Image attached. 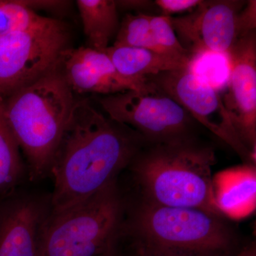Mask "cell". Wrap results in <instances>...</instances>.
Returning a JSON list of instances; mask_svg holds the SVG:
<instances>
[{
    "label": "cell",
    "instance_id": "14",
    "mask_svg": "<svg viewBox=\"0 0 256 256\" xmlns=\"http://www.w3.org/2000/svg\"><path fill=\"white\" fill-rule=\"evenodd\" d=\"M104 52L118 72L130 78H144L190 66L162 54L134 47L112 45Z\"/></svg>",
    "mask_w": 256,
    "mask_h": 256
},
{
    "label": "cell",
    "instance_id": "24",
    "mask_svg": "<svg viewBox=\"0 0 256 256\" xmlns=\"http://www.w3.org/2000/svg\"><path fill=\"white\" fill-rule=\"evenodd\" d=\"M118 10H134L140 12L148 11L156 8L154 1L150 0H114Z\"/></svg>",
    "mask_w": 256,
    "mask_h": 256
},
{
    "label": "cell",
    "instance_id": "12",
    "mask_svg": "<svg viewBox=\"0 0 256 256\" xmlns=\"http://www.w3.org/2000/svg\"><path fill=\"white\" fill-rule=\"evenodd\" d=\"M50 197L18 196L0 208V256H38Z\"/></svg>",
    "mask_w": 256,
    "mask_h": 256
},
{
    "label": "cell",
    "instance_id": "17",
    "mask_svg": "<svg viewBox=\"0 0 256 256\" xmlns=\"http://www.w3.org/2000/svg\"><path fill=\"white\" fill-rule=\"evenodd\" d=\"M114 46L134 47L162 53L154 40L148 14H128L120 23Z\"/></svg>",
    "mask_w": 256,
    "mask_h": 256
},
{
    "label": "cell",
    "instance_id": "11",
    "mask_svg": "<svg viewBox=\"0 0 256 256\" xmlns=\"http://www.w3.org/2000/svg\"><path fill=\"white\" fill-rule=\"evenodd\" d=\"M60 69L74 94L109 96L127 92H156L154 86L144 78L121 75L104 52L80 46L64 54Z\"/></svg>",
    "mask_w": 256,
    "mask_h": 256
},
{
    "label": "cell",
    "instance_id": "19",
    "mask_svg": "<svg viewBox=\"0 0 256 256\" xmlns=\"http://www.w3.org/2000/svg\"><path fill=\"white\" fill-rule=\"evenodd\" d=\"M44 18L24 6L20 0H0V37L30 28Z\"/></svg>",
    "mask_w": 256,
    "mask_h": 256
},
{
    "label": "cell",
    "instance_id": "13",
    "mask_svg": "<svg viewBox=\"0 0 256 256\" xmlns=\"http://www.w3.org/2000/svg\"><path fill=\"white\" fill-rule=\"evenodd\" d=\"M214 197L220 214L240 218L256 208V164H246L214 175Z\"/></svg>",
    "mask_w": 256,
    "mask_h": 256
},
{
    "label": "cell",
    "instance_id": "10",
    "mask_svg": "<svg viewBox=\"0 0 256 256\" xmlns=\"http://www.w3.org/2000/svg\"><path fill=\"white\" fill-rule=\"evenodd\" d=\"M229 67L224 106L240 140L256 160V32L239 36L226 54Z\"/></svg>",
    "mask_w": 256,
    "mask_h": 256
},
{
    "label": "cell",
    "instance_id": "15",
    "mask_svg": "<svg viewBox=\"0 0 256 256\" xmlns=\"http://www.w3.org/2000/svg\"><path fill=\"white\" fill-rule=\"evenodd\" d=\"M88 47L104 52L120 28L114 0H77Z\"/></svg>",
    "mask_w": 256,
    "mask_h": 256
},
{
    "label": "cell",
    "instance_id": "20",
    "mask_svg": "<svg viewBox=\"0 0 256 256\" xmlns=\"http://www.w3.org/2000/svg\"><path fill=\"white\" fill-rule=\"evenodd\" d=\"M124 233L130 238V244L128 248L129 249L128 252L122 254L114 247L116 256H210L166 248L143 240L128 233L126 230H124Z\"/></svg>",
    "mask_w": 256,
    "mask_h": 256
},
{
    "label": "cell",
    "instance_id": "9",
    "mask_svg": "<svg viewBox=\"0 0 256 256\" xmlns=\"http://www.w3.org/2000/svg\"><path fill=\"white\" fill-rule=\"evenodd\" d=\"M247 1L202 0L188 14L172 18L180 43L190 52L192 62L206 53L226 54L238 40L237 15Z\"/></svg>",
    "mask_w": 256,
    "mask_h": 256
},
{
    "label": "cell",
    "instance_id": "5",
    "mask_svg": "<svg viewBox=\"0 0 256 256\" xmlns=\"http://www.w3.org/2000/svg\"><path fill=\"white\" fill-rule=\"evenodd\" d=\"M222 216L188 207L160 206L140 201L124 230L173 250L210 256H230L236 238Z\"/></svg>",
    "mask_w": 256,
    "mask_h": 256
},
{
    "label": "cell",
    "instance_id": "8",
    "mask_svg": "<svg viewBox=\"0 0 256 256\" xmlns=\"http://www.w3.org/2000/svg\"><path fill=\"white\" fill-rule=\"evenodd\" d=\"M146 78L158 92L176 101L200 126L228 144L248 164H256L252 152L237 134L222 96L194 72L192 64Z\"/></svg>",
    "mask_w": 256,
    "mask_h": 256
},
{
    "label": "cell",
    "instance_id": "1",
    "mask_svg": "<svg viewBox=\"0 0 256 256\" xmlns=\"http://www.w3.org/2000/svg\"><path fill=\"white\" fill-rule=\"evenodd\" d=\"M146 144L132 128L110 119L87 100H77L50 168L54 182L50 214L85 201L117 181Z\"/></svg>",
    "mask_w": 256,
    "mask_h": 256
},
{
    "label": "cell",
    "instance_id": "4",
    "mask_svg": "<svg viewBox=\"0 0 256 256\" xmlns=\"http://www.w3.org/2000/svg\"><path fill=\"white\" fill-rule=\"evenodd\" d=\"M127 204L117 181L68 210L48 215L38 256H100L122 232Z\"/></svg>",
    "mask_w": 256,
    "mask_h": 256
},
{
    "label": "cell",
    "instance_id": "2",
    "mask_svg": "<svg viewBox=\"0 0 256 256\" xmlns=\"http://www.w3.org/2000/svg\"><path fill=\"white\" fill-rule=\"evenodd\" d=\"M214 148L198 138L146 144L128 168L140 190L141 201L160 206L188 207L223 216L214 197Z\"/></svg>",
    "mask_w": 256,
    "mask_h": 256
},
{
    "label": "cell",
    "instance_id": "22",
    "mask_svg": "<svg viewBox=\"0 0 256 256\" xmlns=\"http://www.w3.org/2000/svg\"><path fill=\"white\" fill-rule=\"evenodd\" d=\"M256 28V1L250 0L237 15V30L239 36L255 31Z\"/></svg>",
    "mask_w": 256,
    "mask_h": 256
},
{
    "label": "cell",
    "instance_id": "26",
    "mask_svg": "<svg viewBox=\"0 0 256 256\" xmlns=\"http://www.w3.org/2000/svg\"><path fill=\"white\" fill-rule=\"evenodd\" d=\"M100 256H116V254H114V250H112V252H108V254H104V255H102Z\"/></svg>",
    "mask_w": 256,
    "mask_h": 256
},
{
    "label": "cell",
    "instance_id": "7",
    "mask_svg": "<svg viewBox=\"0 0 256 256\" xmlns=\"http://www.w3.org/2000/svg\"><path fill=\"white\" fill-rule=\"evenodd\" d=\"M96 100L108 117L132 128L149 144L197 138L200 124L176 101L158 90H127Z\"/></svg>",
    "mask_w": 256,
    "mask_h": 256
},
{
    "label": "cell",
    "instance_id": "25",
    "mask_svg": "<svg viewBox=\"0 0 256 256\" xmlns=\"http://www.w3.org/2000/svg\"><path fill=\"white\" fill-rule=\"evenodd\" d=\"M230 256H256V246L255 242L247 244L240 248L234 255Z\"/></svg>",
    "mask_w": 256,
    "mask_h": 256
},
{
    "label": "cell",
    "instance_id": "6",
    "mask_svg": "<svg viewBox=\"0 0 256 256\" xmlns=\"http://www.w3.org/2000/svg\"><path fill=\"white\" fill-rule=\"evenodd\" d=\"M70 38L65 24L45 16L0 37V98H6L60 66Z\"/></svg>",
    "mask_w": 256,
    "mask_h": 256
},
{
    "label": "cell",
    "instance_id": "16",
    "mask_svg": "<svg viewBox=\"0 0 256 256\" xmlns=\"http://www.w3.org/2000/svg\"><path fill=\"white\" fill-rule=\"evenodd\" d=\"M20 151L5 116L4 99L0 98V196L10 194L26 174Z\"/></svg>",
    "mask_w": 256,
    "mask_h": 256
},
{
    "label": "cell",
    "instance_id": "23",
    "mask_svg": "<svg viewBox=\"0 0 256 256\" xmlns=\"http://www.w3.org/2000/svg\"><path fill=\"white\" fill-rule=\"evenodd\" d=\"M24 6L36 12L37 10L47 12L64 11L69 5L68 1L60 0H20Z\"/></svg>",
    "mask_w": 256,
    "mask_h": 256
},
{
    "label": "cell",
    "instance_id": "21",
    "mask_svg": "<svg viewBox=\"0 0 256 256\" xmlns=\"http://www.w3.org/2000/svg\"><path fill=\"white\" fill-rule=\"evenodd\" d=\"M202 2V0H156V6L162 12L161 15L172 14L193 11Z\"/></svg>",
    "mask_w": 256,
    "mask_h": 256
},
{
    "label": "cell",
    "instance_id": "3",
    "mask_svg": "<svg viewBox=\"0 0 256 256\" xmlns=\"http://www.w3.org/2000/svg\"><path fill=\"white\" fill-rule=\"evenodd\" d=\"M60 66L4 99L6 120L25 156L32 181L50 176L77 102Z\"/></svg>",
    "mask_w": 256,
    "mask_h": 256
},
{
    "label": "cell",
    "instance_id": "18",
    "mask_svg": "<svg viewBox=\"0 0 256 256\" xmlns=\"http://www.w3.org/2000/svg\"><path fill=\"white\" fill-rule=\"evenodd\" d=\"M150 25L154 40L164 55L191 65L190 52L180 43L171 22V16L148 14Z\"/></svg>",
    "mask_w": 256,
    "mask_h": 256
}]
</instances>
